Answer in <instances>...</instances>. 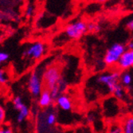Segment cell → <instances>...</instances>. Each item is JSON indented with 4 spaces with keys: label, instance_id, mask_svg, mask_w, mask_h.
Wrapping results in <instances>:
<instances>
[{
    "label": "cell",
    "instance_id": "19",
    "mask_svg": "<svg viewBox=\"0 0 133 133\" xmlns=\"http://www.w3.org/2000/svg\"><path fill=\"white\" fill-rule=\"evenodd\" d=\"M9 57H10L9 54H7L6 52L0 51V65L3 64L5 62H6L7 60L9 59Z\"/></svg>",
    "mask_w": 133,
    "mask_h": 133
},
{
    "label": "cell",
    "instance_id": "12",
    "mask_svg": "<svg viewBox=\"0 0 133 133\" xmlns=\"http://www.w3.org/2000/svg\"><path fill=\"white\" fill-rule=\"evenodd\" d=\"M122 133H133V118L128 116L125 119L123 123Z\"/></svg>",
    "mask_w": 133,
    "mask_h": 133
},
{
    "label": "cell",
    "instance_id": "5",
    "mask_svg": "<svg viewBox=\"0 0 133 133\" xmlns=\"http://www.w3.org/2000/svg\"><path fill=\"white\" fill-rule=\"evenodd\" d=\"M42 79L37 71L33 72L28 81V89L32 96L38 97L42 91Z\"/></svg>",
    "mask_w": 133,
    "mask_h": 133
},
{
    "label": "cell",
    "instance_id": "15",
    "mask_svg": "<svg viewBox=\"0 0 133 133\" xmlns=\"http://www.w3.org/2000/svg\"><path fill=\"white\" fill-rule=\"evenodd\" d=\"M9 81V77L7 72L3 69H0V84H5L8 82Z\"/></svg>",
    "mask_w": 133,
    "mask_h": 133
},
{
    "label": "cell",
    "instance_id": "3",
    "mask_svg": "<svg viewBox=\"0 0 133 133\" xmlns=\"http://www.w3.org/2000/svg\"><path fill=\"white\" fill-rule=\"evenodd\" d=\"M61 77V71L57 66H50L47 68L42 77V84L45 87V89L50 90L59 82Z\"/></svg>",
    "mask_w": 133,
    "mask_h": 133
},
{
    "label": "cell",
    "instance_id": "9",
    "mask_svg": "<svg viewBox=\"0 0 133 133\" xmlns=\"http://www.w3.org/2000/svg\"><path fill=\"white\" fill-rule=\"evenodd\" d=\"M53 99L50 96V90L48 89H43L42 91V92L39 95V100H38V104L40 107L42 108H46L49 107L52 102H53Z\"/></svg>",
    "mask_w": 133,
    "mask_h": 133
},
{
    "label": "cell",
    "instance_id": "10",
    "mask_svg": "<svg viewBox=\"0 0 133 133\" xmlns=\"http://www.w3.org/2000/svg\"><path fill=\"white\" fill-rule=\"evenodd\" d=\"M119 83L121 84L124 88H129L131 89V84H132V76L131 72L128 70L124 71L119 74Z\"/></svg>",
    "mask_w": 133,
    "mask_h": 133
},
{
    "label": "cell",
    "instance_id": "14",
    "mask_svg": "<svg viewBox=\"0 0 133 133\" xmlns=\"http://www.w3.org/2000/svg\"><path fill=\"white\" fill-rule=\"evenodd\" d=\"M50 96H51L53 101H55L60 95L62 94V90L60 89L58 84H57V85H55L54 88H52L50 90Z\"/></svg>",
    "mask_w": 133,
    "mask_h": 133
},
{
    "label": "cell",
    "instance_id": "22",
    "mask_svg": "<svg viewBox=\"0 0 133 133\" xmlns=\"http://www.w3.org/2000/svg\"><path fill=\"white\" fill-rule=\"evenodd\" d=\"M0 133H14L13 130L7 125L0 126Z\"/></svg>",
    "mask_w": 133,
    "mask_h": 133
},
{
    "label": "cell",
    "instance_id": "6",
    "mask_svg": "<svg viewBox=\"0 0 133 133\" xmlns=\"http://www.w3.org/2000/svg\"><path fill=\"white\" fill-rule=\"evenodd\" d=\"M45 52V45L42 42H36L32 43L24 51L23 56L30 57L34 60L40 59Z\"/></svg>",
    "mask_w": 133,
    "mask_h": 133
},
{
    "label": "cell",
    "instance_id": "23",
    "mask_svg": "<svg viewBox=\"0 0 133 133\" xmlns=\"http://www.w3.org/2000/svg\"><path fill=\"white\" fill-rule=\"evenodd\" d=\"M109 133H122V128H121V127H119V126L112 127L110 129Z\"/></svg>",
    "mask_w": 133,
    "mask_h": 133
},
{
    "label": "cell",
    "instance_id": "20",
    "mask_svg": "<svg viewBox=\"0 0 133 133\" xmlns=\"http://www.w3.org/2000/svg\"><path fill=\"white\" fill-rule=\"evenodd\" d=\"M34 6L31 4L28 5L26 9V16L28 18L31 17L34 14Z\"/></svg>",
    "mask_w": 133,
    "mask_h": 133
},
{
    "label": "cell",
    "instance_id": "21",
    "mask_svg": "<svg viewBox=\"0 0 133 133\" xmlns=\"http://www.w3.org/2000/svg\"><path fill=\"white\" fill-rule=\"evenodd\" d=\"M6 117V112L3 107L0 105V125H2L4 122V119Z\"/></svg>",
    "mask_w": 133,
    "mask_h": 133
},
{
    "label": "cell",
    "instance_id": "18",
    "mask_svg": "<svg viewBox=\"0 0 133 133\" xmlns=\"http://www.w3.org/2000/svg\"><path fill=\"white\" fill-rule=\"evenodd\" d=\"M87 29H88V31H91V32H98V31H100L101 27H100V26L98 25V24L91 22V23L87 24Z\"/></svg>",
    "mask_w": 133,
    "mask_h": 133
},
{
    "label": "cell",
    "instance_id": "26",
    "mask_svg": "<svg viewBox=\"0 0 133 133\" xmlns=\"http://www.w3.org/2000/svg\"><path fill=\"white\" fill-rule=\"evenodd\" d=\"M3 34L2 32H0V42L3 40Z\"/></svg>",
    "mask_w": 133,
    "mask_h": 133
},
{
    "label": "cell",
    "instance_id": "17",
    "mask_svg": "<svg viewBox=\"0 0 133 133\" xmlns=\"http://www.w3.org/2000/svg\"><path fill=\"white\" fill-rule=\"evenodd\" d=\"M57 121V117L56 115L54 112H50V114H48L46 117V123L48 125H54Z\"/></svg>",
    "mask_w": 133,
    "mask_h": 133
},
{
    "label": "cell",
    "instance_id": "11",
    "mask_svg": "<svg viewBox=\"0 0 133 133\" xmlns=\"http://www.w3.org/2000/svg\"><path fill=\"white\" fill-rule=\"evenodd\" d=\"M18 111V114L17 116V121L18 123H22L25 120L26 118L28 117L30 114V109H29V108L24 104Z\"/></svg>",
    "mask_w": 133,
    "mask_h": 133
},
{
    "label": "cell",
    "instance_id": "27",
    "mask_svg": "<svg viewBox=\"0 0 133 133\" xmlns=\"http://www.w3.org/2000/svg\"><path fill=\"white\" fill-rule=\"evenodd\" d=\"M0 17H1V11H0Z\"/></svg>",
    "mask_w": 133,
    "mask_h": 133
},
{
    "label": "cell",
    "instance_id": "16",
    "mask_svg": "<svg viewBox=\"0 0 133 133\" xmlns=\"http://www.w3.org/2000/svg\"><path fill=\"white\" fill-rule=\"evenodd\" d=\"M13 104H14V107L16 110H18L19 108L24 104V103L22 102V99L20 96H16L14 98L13 100Z\"/></svg>",
    "mask_w": 133,
    "mask_h": 133
},
{
    "label": "cell",
    "instance_id": "8",
    "mask_svg": "<svg viewBox=\"0 0 133 133\" xmlns=\"http://www.w3.org/2000/svg\"><path fill=\"white\" fill-rule=\"evenodd\" d=\"M57 107L64 111H69L72 109V101L69 96L62 93L55 100Z\"/></svg>",
    "mask_w": 133,
    "mask_h": 133
},
{
    "label": "cell",
    "instance_id": "1",
    "mask_svg": "<svg viewBox=\"0 0 133 133\" xmlns=\"http://www.w3.org/2000/svg\"><path fill=\"white\" fill-rule=\"evenodd\" d=\"M87 22L83 20H77L72 22L65 26V33L68 38L77 40L80 39L82 36L88 31Z\"/></svg>",
    "mask_w": 133,
    "mask_h": 133
},
{
    "label": "cell",
    "instance_id": "25",
    "mask_svg": "<svg viewBox=\"0 0 133 133\" xmlns=\"http://www.w3.org/2000/svg\"><path fill=\"white\" fill-rule=\"evenodd\" d=\"M126 50H132L133 51V42H132V40L130 41L128 43V45H127V49Z\"/></svg>",
    "mask_w": 133,
    "mask_h": 133
},
{
    "label": "cell",
    "instance_id": "2",
    "mask_svg": "<svg viewBox=\"0 0 133 133\" xmlns=\"http://www.w3.org/2000/svg\"><path fill=\"white\" fill-rule=\"evenodd\" d=\"M126 50V46L122 43H114L106 51L104 57V63L108 66H112L117 64L119 57Z\"/></svg>",
    "mask_w": 133,
    "mask_h": 133
},
{
    "label": "cell",
    "instance_id": "24",
    "mask_svg": "<svg viewBox=\"0 0 133 133\" xmlns=\"http://www.w3.org/2000/svg\"><path fill=\"white\" fill-rule=\"evenodd\" d=\"M126 26H127V28L130 31H132L133 30V20H132V18H131L130 20H128L126 22Z\"/></svg>",
    "mask_w": 133,
    "mask_h": 133
},
{
    "label": "cell",
    "instance_id": "13",
    "mask_svg": "<svg viewBox=\"0 0 133 133\" xmlns=\"http://www.w3.org/2000/svg\"><path fill=\"white\" fill-rule=\"evenodd\" d=\"M112 94L116 96L117 99L122 100V99H124V96H125V89L121 84H120L119 83H118L113 89Z\"/></svg>",
    "mask_w": 133,
    "mask_h": 133
},
{
    "label": "cell",
    "instance_id": "4",
    "mask_svg": "<svg viewBox=\"0 0 133 133\" xmlns=\"http://www.w3.org/2000/svg\"><path fill=\"white\" fill-rule=\"evenodd\" d=\"M119 72L117 71L112 72H106L100 75L97 77V83L106 86L108 89V92L112 93L115 86L119 83Z\"/></svg>",
    "mask_w": 133,
    "mask_h": 133
},
{
    "label": "cell",
    "instance_id": "7",
    "mask_svg": "<svg viewBox=\"0 0 133 133\" xmlns=\"http://www.w3.org/2000/svg\"><path fill=\"white\" fill-rule=\"evenodd\" d=\"M117 65L120 69L124 71L131 69L133 66V51L126 50L124 53L119 57Z\"/></svg>",
    "mask_w": 133,
    "mask_h": 133
}]
</instances>
